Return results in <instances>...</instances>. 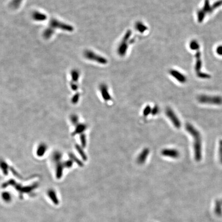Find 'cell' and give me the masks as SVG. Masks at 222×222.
I'll use <instances>...</instances> for the list:
<instances>
[{"instance_id":"cell-4","label":"cell","mask_w":222,"mask_h":222,"mask_svg":"<svg viewBox=\"0 0 222 222\" xmlns=\"http://www.w3.org/2000/svg\"><path fill=\"white\" fill-rule=\"evenodd\" d=\"M48 28L52 30L54 33L56 28H59L65 31H72L73 30V27L71 25L60 22L55 19H52L50 20Z\"/></svg>"},{"instance_id":"cell-33","label":"cell","mask_w":222,"mask_h":222,"mask_svg":"<svg viewBox=\"0 0 222 222\" xmlns=\"http://www.w3.org/2000/svg\"><path fill=\"white\" fill-rule=\"evenodd\" d=\"M216 52L219 55L222 56V45H220L217 47Z\"/></svg>"},{"instance_id":"cell-21","label":"cell","mask_w":222,"mask_h":222,"mask_svg":"<svg viewBox=\"0 0 222 222\" xmlns=\"http://www.w3.org/2000/svg\"><path fill=\"white\" fill-rule=\"evenodd\" d=\"M190 47L192 50H198L200 49V45L199 43L196 40H192L190 43Z\"/></svg>"},{"instance_id":"cell-10","label":"cell","mask_w":222,"mask_h":222,"mask_svg":"<svg viewBox=\"0 0 222 222\" xmlns=\"http://www.w3.org/2000/svg\"><path fill=\"white\" fill-rule=\"evenodd\" d=\"M170 75L173 77L174 78H175V79L177 80L180 83H185L187 81V78L185 75L175 69H171L170 71Z\"/></svg>"},{"instance_id":"cell-34","label":"cell","mask_w":222,"mask_h":222,"mask_svg":"<svg viewBox=\"0 0 222 222\" xmlns=\"http://www.w3.org/2000/svg\"><path fill=\"white\" fill-rule=\"evenodd\" d=\"M71 89H73V90H76L78 89V86L76 84V82H71Z\"/></svg>"},{"instance_id":"cell-5","label":"cell","mask_w":222,"mask_h":222,"mask_svg":"<svg viewBox=\"0 0 222 222\" xmlns=\"http://www.w3.org/2000/svg\"><path fill=\"white\" fill-rule=\"evenodd\" d=\"M84 55L87 59L92 61H96L100 64H105L108 62L104 57L97 55L91 50H86L84 53Z\"/></svg>"},{"instance_id":"cell-24","label":"cell","mask_w":222,"mask_h":222,"mask_svg":"<svg viewBox=\"0 0 222 222\" xmlns=\"http://www.w3.org/2000/svg\"><path fill=\"white\" fill-rule=\"evenodd\" d=\"M2 197L4 201H5L6 202H9L11 200V194L7 192H4L2 193Z\"/></svg>"},{"instance_id":"cell-6","label":"cell","mask_w":222,"mask_h":222,"mask_svg":"<svg viewBox=\"0 0 222 222\" xmlns=\"http://www.w3.org/2000/svg\"><path fill=\"white\" fill-rule=\"evenodd\" d=\"M166 114L176 128H180L181 127V122L179 117L172 109L170 108H166Z\"/></svg>"},{"instance_id":"cell-22","label":"cell","mask_w":222,"mask_h":222,"mask_svg":"<svg viewBox=\"0 0 222 222\" xmlns=\"http://www.w3.org/2000/svg\"><path fill=\"white\" fill-rule=\"evenodd\" d=\"M22 1V0H12L10 4V6L12 8H17L20 5Z\"/></svg>"},{"instance_id":"cell-12","label":"cell","mask_w":222,"mask_h":222,"mask_svg":"<svg viewBox=\"0 0 222 222\" xmlns=\"http://www.w3.org/2000/svg\"><path fill=\"white\" fill-rule=\"evenodd\" d=\"M87 128V125L83 123H78L76 125L75 130L74 131L72 135L75 136L77 134H81L84 132Z\"/></svg>"},{"instance_id":"cell-1","label":"cell","mask_w":222,"mask_h":222,"mask_svg":"<svg viewBox=\"0 0 222 222\" xmlns=\"http://www.w3.org/2000/svg\"><path fill=\"white\" fill-rule=\"evenodd\" d=\"M186 130L192 137L194 158L196 161H200L202 158V140L199 131L190 123L186 125Z\"/></svg>"},{"instance_id":"cell-14","label":"cell","mask_w":222,"mask_h":222,"mask_svg":"<svg viewBox=\"0 0 222 222\" xmlns=\"http://www.w3.org/2000/svg\"><path fill=\"white\" fill-rule=\"evenodd\" d=\"M32 17L36 21H43L47 19V16L45 14L35 11L32 14Z\"/></svg>"},{"instance_id":"cell-26","label":"cell","mask_w":222,"mask_h":222,"mask_svg":"<svg viewBox=\"0 0 222 222\" xmlns=\"http://www.w3.org/2000/svg\"><path fill=\"white\" fill-rule=\"evenodd\" d=\"M151 110L152 108L149 105H147L144 108V109L143 110V116L144 117H147L151 113Z\"/></svg>"},{"instance_id":"cell-7","label":"cell","mask_w":222,"mask_h":222,"mask_svg":"<svg viewBox=\"0 0 222 222\" xmlns=\"http://www.w3.org/2000/svg\"><path fill=\"white\" fill-rule=\"evenodd\" d=\"M131 35V33L130 31H127V33L122 39V42L119 45V47L118 48V52L120 55L122 56L125 54L127 48L128 47V45H127V42L128 43V41L129 40Z\"/></svg>"},{"instance_id":"cell-16","label":"cell","mask_w":222,"mask_h":222,"mask_svg":"<svg viewBox=\"0 0 222 222\" xmlns=\"http://www.w3.org/2000/svg\"><path fill=\"white\" fill-rule=\"evenodd\" d=\"M75 147H76V149L77 151L78 152V153L79 154L80 156L81 157V158H82L83 161H87V155H86L85 152H84V151L83 150V147L77 144L75 145Z\"/></svg>"},{"instance_id":"cell-9","label":"cell","mask_w":222,"mask_h":222,"mask_svg":"<svg viewBox=\"0 0 222 222\" xmlns=\"http://www.w3.org/2000/svg\"><path fill=\"white\" fill-rule=\"evenodd\" d=\"M150 153V150L148 148H144L142 150L141 153L138 155L137 158V163L139 165H142L146 162Z\"/></svg>"},{"instance_id":"cell-20","label":"cell","mask_w":222,"mask_h":222,"mask_svg":"<svg viewBox=\"0 0 222 222\" xmlns=\"http://www.w3.org/2000/svg\"><path fill=\"white\" fill-rule=\"evenodd\" d=\"M62 154L60 152H55L53 153L52 156V159L53 161H55L57 163H58L60 161L61 158H62Z\"/></svg>"},{"instance_id":"cell-31","label":"cell","mask_w":222,"mask_h":222,"mask_svg":"<svg viewBox=\"0 0 222 222\" xmlns=\"http://www.w3.org/2000/svg\"><path fill=\"white\" fill-rule=\"evenodd\" d=\"M219 159L220 163L222 164V139H221L219 142Z\"/></svg>"},{"instance_id":"cell-8","label":"cell","mask_w":222,"mask_h":222,"mask_svg":"<svg viewBox=\"0 0 222 222\" xmlns=\"http://www.w3.org/2000/svg\"><path fill=\"white\" fill-rule=\"evenodd\" d=\"M161 155L165 157L176 159L180 155L179 151L175 149H164L161 151Z\"/></svg>"},{"instance_id":"cell-19","label":"cell","mask_w":222,"mask_h":222,"mask_svg":"<svg viewBox=\"0 0 222 222\" xmlns=\"http://www.w3.org/2000/svg\"><path fill=\"white\" fill-rule=\"evenodd\" d=\"M48 195L49 197H50V199L52 200L53 203H55V204H58V200L57 198L56 194L54 190H49L48 192Z\"/></svg>"},{"instance_id":"cell-27","label":"cell","mask_w":222,"mask_h":222,"mask_svg":"<svg viewBox=\"0 0 222 222\" xmlns=\"http://www.w3.org/2000/svg\"><path fill=\"white\" fill-rule=\"evenodd\" d=\"M71 121V123H73L74 125H78L79 122V117L76 114L71 115V116L70 117Z\"/></svg>"},{"instance_id":"cell-29","label":"cell","mask_w":222,"mask_h":222,"mask_svg":"<svg viewBox=\"0 0 222 222\" xmlns=\"http://www.w3.org/2000/svg\"><path fill=\"white\" fill-rule=\"evenodd\" d=\"M73 163H74V162H73V160H71L70 159V160H68L65 161L63 163L64 165V168H71V166H73Z\"/></svg>"},{"instance_id":"cell-32","label":"cell","mask_w":222,"mask_h":222,"mask_svg":"<svg viewBox=\"0 0 222 222\" xmlns=\"http://www.w3.org/2000/svg\"><path fill=\"white\" fill-rule=\"evenodd\" d=\"M160 112V109L158 108L157 106H155L153 108H152L151 110V114L153 116H155L157 114Z\"/></svg>"},{"instance_id":"cell-17","label":"cell","mask_w":222,"mask_h":222,"mask_svg":"<svg viewBox=\"0 0 222 222\" xmlns=\"http://www.w3.org/2000/svg\"><path fill=\"white\" fill-rule=\"evenodd\" d=\"M0 168L3 171V172L5 175L8 174L9 166L5 161H4L3 160H0Z\"/></svg>"},{"instance_id":"cell-30","label":"cell","mask_w":222,"mask_h":222,"mask_svg":"<svg viewBox=\"0 0 222 222\" xmlns=\"http://www.w3.org/2000/svg\"><path fill=\"white\" fill-rule=\"evenodd\" d=\"M79 97H80V95L79 93L75 94V95L72 97V99H71L72 103L74 104H77L79 100Z\"/></svg>"},{"instance_id":"cell-28","label":"cell","mask_w":222,"mask_h":222,"mask_svg":"<svg viewBox=\"0 0 222 222\" xmlns=\"http://www.w3.org/2000/svg\"><path fill=\"white\" fill-rule=\"evenodd\" d=\"M136 28L139 31H141V32H144V31H146V30H147V27L143 24H142L140 22L137 23Z\"/></svg>"},{"instance_id":"cell-3","label":"cell","mask_w":222,"mask_h":222,"mask_svg":"<svg viewBox=\"0 0 222 222\" xmlns=\"http://www.w3.org/2000/svg\"><path fill=\"white\" fill-rule=\"evenodd\" d=\"M198 100L202 104L214 105V106L222 105V97L220 96L202 95L198 97Z\"/></svg>"},{"instance_id":"cell-2","label":"cell","mask_w":222,"mask_h":222,"mask_svg":"<svg viewBox=\"0 0 222 222\" xmlns=\"http://www.w3.org/2000/svg\"><path fill=\"white\" fill-rule=\"evenodd\" d=\"M222 4V1H220L219 2H217L216 3L214 4V5L211 7L209 4V0H205V5L203 9L198 11V22H201L207 14L212 12L214 9L220 6Z\"/></svg>"},{"instance_id":"cell-23","label":"cell","mask_w":222,"mask_h":222,"mask_svg":"<svg viewBox=\"0 0 222 222\" xmlns=\"http://www.w3.org/2000/svg\"><path fill=\"white\" fill-rule=\"evenodd\" d=\"M80 139L82 147L84 148L87 146V136L85 135V134L82 133L80 134Z\"/></svg>"},{"instance_id":"cell-13","label":"cell","mask_w":222,"mask_h":222,"mask_svg":"<svg viewBox=\"0 0 222 222\" xmlns=\"http://www.w3.org/2000/svg\"><path fill=\"white\" fill-rule=\"evenodd\" d=\"M64 166L63 163L59 162L57 163L56 169V175L57 179H61L62 176L63 172L64 170Z\"/></svg>"},{"instance_id":"cell-25","label":"cell","mask_w":222,"mask_h":222,"mask_svg":"<svg viewBox=\"0 0 222 222\" xmlns=\"http://www.w3.org/2000/svg\"><path fill=\"white\" fill-rule=\"evenodd\" d=\"M71 74L73 82H76L78 81L79 77V72L76 70H74V71H71Z\"/></svg>"},{"instance_id":"cell-11","label":"cell","mask_w":222,"mask_h":222,"mask_svg":"<svg viewBox=\"0 0 222 222\" xmlns=\"http://www.w3.org/2000/svg\"><path fill=\"white\" fill-rule=\"evenodd\" d=\"M99 89H100L101 94L103 100L106 101L111 100L112 99V97L109 92L108 87L104 84H102L100 85Z\"/></svg>"},{"instance_id":"cell-18","label":"cell","mask_w":222,"mask_h":222,"mask_svg":"<svg viewBox=\"0 0 222 222\" xmlns=\"http://www.w3.org/2000/svg\"><path fill=\"white\" fill-rule=\"evenodd\" d=\"M69 156L70 159H71V160H73L74 163V162L76 163L79 166H81V167L83 166V162L81 161L79 158H77L75 155L73 154L72 153H70V154H69Z\"/></svg>"},{"instance_id":"cell-15","label":"cell","mask_w":222,"mask_h":222,"mask_svg":"<svg viewBox=\"0 0 222 222\" xmlns=\"http://www.w3.org/2000/svg\"><path fill=\"white\" fill-rule=\"evenodd\" d=\"M47 149V147L46 144H45L44 143L40 144L36 150V154L39 157H42L45 154Z\"/></svg>"}]
</instances>
